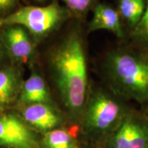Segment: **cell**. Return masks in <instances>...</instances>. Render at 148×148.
<instances>
[{
	"mask_svg": "<svg viewBox=\"0 0 148 148\" xmlns=\"http://www.w3.org/2000/svg\"><path fill=\"white\" fill-rule=\"evenodd\" d=\"M17 112L25 123L39 134L71 125L62 110L48 103L17 106Z\"/></svg>",
	"mask_w": 148,
	"mask_h": 148,
	"instance_id": "52a82bcc",
	"label": "cell"
},
{
	"mask_svg": "<svg viewBox=\"0 0 148 148\" xmlns=\"http://www.w3.org/2000/svg\"><path fill=\"white\" fill-rule=\"evenodd\" d=\"M147 148H148V147H147Z\"/></svg>",
	"mask_w": 148,
	"mask_h": 148,
	"instance_id": "44dd1931",
	"label": "cell"
},
{
	"mask_svg": "<svg viewBox=\"0 0 148 148\" xmlns=\"http://www.w3.org/2000/svg\"><path fill=\"white\" fill-rule=\"evenodd\" d=\"M116 10L129 32L137 25L145 10V0H116Z\"/></svg>",
	"mask_w": 148,
	"mask_h": 148,
	"instance_id": "4fadbf2b",
	"label": "cell"
},
{
	"mask_svg": "<svg viewBox=\"0 0 148 148\" xmlns=\"http://www.w3.org/2000/svg\"><path fill=\"white\" fill-rule=\"evenodd\" d=\"M22 84L15 68L7 66L0 69V111L8 110L16 103Z\"/></svg>",
	"mask_w": 148,
	"mask_h": 148,
	"instance_id": "8fae6325",
	"label": "cell"
},
{
	"mask_svg": "<svg viewBox=\"0 0 148 148\" xmlns=\"http://www.w3.org/2000/svg\"><path fill=\"white\" fill-rule=\"evenodd\" d=\"M100 71L104 85L116 95L148 102V51L130 42L110 48L101 58Z\"/></svg>",
	"mask_w": 148,
	"mask_h": 148,
	"instance_id": "7a4b0ae2",
	"label": "cell"
},
{
	"mask_svg": "<svg viewBox=\"0 0 148 148\" xmlns=\"http://www.w3.org/2000/svg\"><path fill=\"white\" fill-rule=\"evenodd\" d=\"M81 148H106L103 145L100 144H94L90 143H86L80 140Z\"/></svg>",
	"mask_w": 148,
	"mask_h": 148,
	"instance_id": "e0dca14e",
	"label": "cell"
},
{
	"mask_svg": "<svg viewBox=\"0 0 148 148\" xmlns=\"http://www.w3.org/2000/svg\"><path fill=\"white\" fill-rule=\"evenodd\" d=\"M79 128L67 125L40 134L41 148H81Z\"/></svg>",
	"mask_w": 148,
	"mask_h": 148,
	"instance_id": "7c38bea8",
	"label": "cell"
},
{
	"mask_svg": "<svg viewBox=\"0 0 148 148\" xmlns=\"http://www.w3.org/2000/svg\"><path fill=\"white\" fill-rule=\"evenodd\" d=\"M62 1L70 13L83 17L99 3V0H58Z\"/></svg>",
	"mask_w": 148,
	"mask_h": 148,
	"instance_id": "9a60e30c",
	"label": "cell"
},
{
	"mask_svg": "<svg viewBox=\"0 0 148 148\" xmlns=\"http://www.w3.org/2000/svg\"><path fill=\"white\" fill-rule=\"evenodd\" d=\"M82 32L71 29L51 51L49 64L53 83L69 124L79 128L90 84Z\"/></svg>",
	"mask_w": 148,
	"mask_h": 148,
	"instance_id": "6da1fadb",
	"label": "cell"
},
{
	"mask_svg": "<svg viewBox=\"0 0 148 148\" xmlns=\"http://www.w3.org/2000/svg\"><path fill=\"white\" fill-rule=\"evenodd\" d=\"M34 1H38V2H42V1H45V0H34Z\"/></svg>",
	"mask_w": 148,
	"mask_h": 148,
	"instance_id": "ffe728a7",
	"label": "cell"
},
{
	"mask_svg": "<svg viewBox=\"0 0 148 148\" xmlns=\"http://www.w3.org/2000/svg\"><path fill=\"white\" fill-rule=\"evenodd\" d=\"M92 11V17L88 24V32L106 29L113 33L120 39L125 38V25L117 10L112 5L99 2Z\"/></svg>",
	"mask_w": 148,
	"mask_h": 148,
	"instance_id": "9c48e42d",
	"label": "cell"
},
{
	"mask_svg": "<svg viewBox=\"0 0 148 148\" xmlns=\"http://www.w3.org/2000/svg\"><path fill=\"white\" fill-rule=\"evenodd\" d=\"M141 113L143 114V115L145 117L146 121L148 122V102L145 103V104L143 105L141 109L140 110Z\"/></svg>",
	"mask_w": 148,
	"mask_h": 148,
	"instance_id": "ac0fdd59",
	"label": "cell"
},
{
	"mask_svg": "<svg viewBox=\"0 0 148 148\" xmlns=\"http://www.w3.org/2000/svg\"><path fill=\"white\" fill-rule=\"evenodd\" d=\"M130 108L126 100L114 93L105 85H90L79 126L81 140L102 145Z\"/></svg>",
	"mask_w": 148,
	"mask_h": 148,
	"instance_id": "3957f363",
	"label": "cell"
},
{
	"mask_svg": "<svg viewBox=\"0 0 148 148\" xmlns=\"http://www.w3.org/2000/svg\"><path fill=\"white\" fill-rule=\"evenodd\" d=\"M0 147L41 148L40 134L25 123L17 111H0Z\"/></svg>",
	"mask_w": 148,
	"mask_h": 148,
	"instance_id": "8992f818",
	"label": "cell"
},
{
	"mask_svg": "<svg viewBox=\"0 0 148 148\" xmlns=\"http://www.w3.org/2000/svg\"><path fill=\"white\" fill-rule=\"evenodd\" d=\"M5 50H6L4 45H3L2 40L0 38V63L1 62V61L3 60V57L5 55Z\"/></svg>",
	"mask_w": 148,
	"mask_h": 148,
	"instance_id": "d6986e66",
	"label": "cell"
},
{
	"mask_svg": "<svg viewBox=\"0 0 148 148\" xmlns=\"http://www.w3.org/2000/svg\"><path fill=\"white\" fill-rule=\"evenodd\" d=\"M16 103L17 106L34 103H48L58 106L45 80L36 72H32L28 78L23 82Z\"/></svg>",
	"mask_w": 148,
	"mask_h": 148,
	"instance_id": "30bf717a",
	"label": "cell"
},
{
	"mask_svg": "<svg viewBox=\"0 0 148 148\" xmlns=\"http://www.w3.org/2000/svg\"><path fill=\"white\" fill-rule=\"evenodd\" d=\"M141 19L132 31L129 32L131 44L141 49L148 51V0Z\"/></svg>",
	"mask_w": 148,
	"mask_h": 148,
	"instance_id": "5bb4252c",
	"label": "cell"
},
{
	"mask_svg": "<svg viewBox=\"0 0 148 148\" xmlns=\"http://www.w3.org/2000/svg\"><path fill=\"white\" fill-rule=\"evenodd\" d=\"M66 7L53 0L45 6L28 5L18 8L0 18V26L21 25L37 38L47 36L71 16Z\"/></svg>",
	"mask_w": 148,
	"mask_h": 148,
	"instance_id": "277c9868",
	"label": "cell"
},
{
	"mask_svg": "<svg viewBox=\"0 0 148 148\" xmlns=\"http://www.w3.org/2000/svg\"><path fill=\"white\" fill-rule=\"evenodd\" d=\"M18 0H0V14H5L15 6Z\"/></svg>",
	"mask_w": 148,
	"mask_h": 148,
	"instance_id": "2e32d148",
	"label": "cell"
},
{
	"mask_svg": "<svg viewBox=\"0 0 148 148\" xmlns=\"http://www.w3.org/2000/svg\"><path fill=\"white\" fill-rule=\"evenodd\" d=\"M0 38L6 50L16 60L27 62L32 57L34 45L23 27L18 25L5 26Z\"/></svg>",
	"mask_w": 148,
	"mask_h": 148,
	"instance_id": "ba28073f",
	"label": "cell"
},
{
	"mask_svg": "<svg viewBox=\"0 0 148 148\" xmlns=\"http://www.w3.org/2000/svg\"><path fill=\"white\" fill-rule=\"evenodd\" d=\"M102 145L106 148H147L148 122L141 112L130 109Z\"/></svg>",
	"mask_w": 148,
	"mask_h": 148,
	"instance_id": "5b68a950",
	"label": "cell"
}]
</instances>
